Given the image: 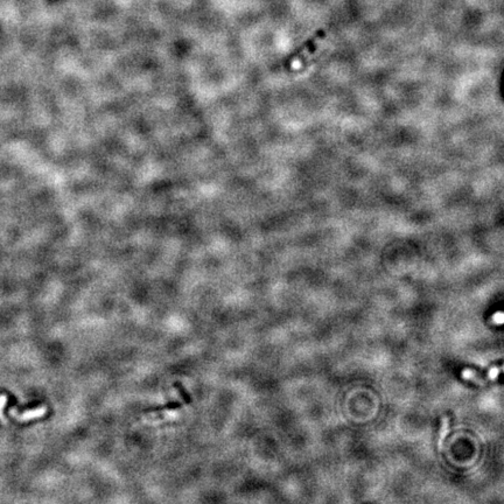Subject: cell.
Wrapping results in <instances>:
<instances>
[{
    "instance_id": "obj_1",
    "label": "cell",
    "mask_w": 504,
    "mask_h": 504,
    "mask_svg": "<svg viewBox=\"0 0 504 504\" xmlns=\"http://www.w3.org/2000/svg\"><path fill=\"white\" fill-rule=\"evenodd\" d=\"M325 36H326V30H325V29H320V30H318V32L315 33L314 35L311 37V39H308L307 41L303 42V44H302L301 46H300V47H298L297 49H295V51H294L293 53L290 54V55L287 56L286 62H285V64H286V65L291 64L292 62H293V61H294L295 59H297L298 56L300 57V55H301V54H302L303 52H305V51L308 52V49H309V48L313 47L314 45H317V42H318L319 40L323 39V37H325Z\"/></svg>"
},
{
    "instance_id": "obj_2",
    "label": "cell",
    "mask_w": 504,
    "mask_h": 504,
    "mask_svg": "<svg viewBox=\"0 0 504 504\" xmlns=\"http://www.w3.org/2000/svg\"><path fill=\"white\" fill-rule=\"evenodd\" d=\"M181 407V404L179 402H172L168 404H165L163 406H154V407H149V409H145L142 412L144 413H149V412H160V411L164 410H173V409H179Z\"/></svg>"
},
{
    "instance_id": "obj_3",
    "label": "cell",
    "mask_w": 504,
    "mask_h": 504,
    "mask_svg": "<svg viewBox=\"0 0 504 504\" xmlns=\"http://www.w3.org/2000/svg\"><path fill=\"white\" fill-rule=\"evenodd\" d=\"M462 377L464 379L471 380V382L475 383V384H479V385H484V384H486V382H484L483 379H481L474 371L469 370V369H464V370L462 371Z\"/></svg>"
},
{
    "instance_id": "obj_4",
    "label": "cell",
    "mask_w": 504,
    "mask_h": 504,
    "mask_svg": "<svg viewBox=\"0 0 504 504\" xmlns=\"http://www.w3.org/2000/svg\"><path fill=\"white\" fill-rule=\"evenodd\" d=\"M448 431H449V418L445 417L444 419H442L440 439H439V444H438V445H439V448H440V449L442 448V442H444L446 436H447V434H448Z\"/></svg>"
},
{
    "instance_id": "obj_5",
    "label": "cell",
    "mask_w": 504,
    "mask_h": 504,
    "mask_svg": "<svg viewBox=\"0 0 504 504\" xmlns=\"http://www.w3.org/2000/svg\"><path fill=\"white\" fill-rule=\"evenodd\" d=\"M173 386H174L175 389H178L179 392H180V395H181V397L183 398V401L186 404H190L191 403V398H190V396L188 395V392L186 391V389L183 387V385L181 383H179V382H175L174 384H173Z\"/></svg>"
},
{
    "instance_id": "obj_6",
    "label": "cell",
    "mask_w": 504,
    "mask_h": 504,
    "mask_svg": "<svg viewBox=\"0 0 504 504\" xmlns=\"http://www.w3.org/2000/svg\"><path fill=\"white\" fill-rule=\"evenodd\" d=\"M499 372H501V368H496V367L495 368H491L490 371H489V379L490 380L497 379Z\"/></svg>"
},
{
    "instance_id": "obj_7",
    "label": "cell",
    "mask_w": 504,
    "mask_h": 504,
    "mask_svg": "<svg viewBox=\"0 0 504 504\" xmlns=\"http://www.w3.org/2000/svg\"><path fill=\"white\" fill-rule=\"evenodd\" d=\"M494 321L497 323V325H502L503 323V320H504V318H503V313L502 312H497V313L494 314Z\"/></svg>"
}]
</instances>
